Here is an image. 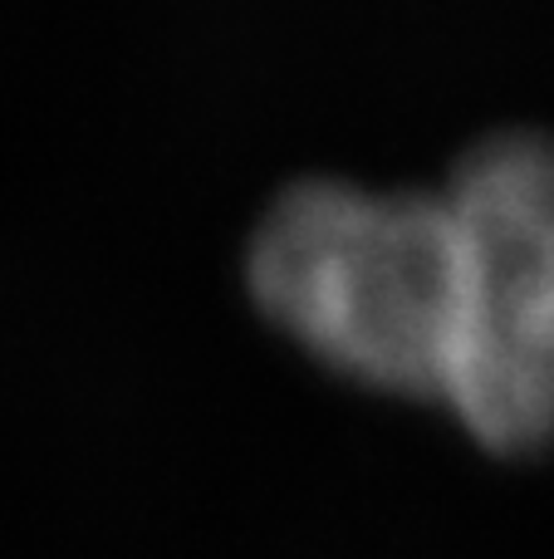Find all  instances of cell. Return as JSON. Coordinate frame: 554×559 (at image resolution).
<instances>
[{
  "instance_id": "1",
  "label": "cell",
  "mask_w": 554,
  "mask_h": 559,
  "mask_svg": "<svg viewBox=\"0 0 554 559\" xmlns=\"http://www.w3.org/2000/svg\"><path fill=\"white\" fill-rule=\"evenodd\" d=\"M251 285L314 354L373 383L442 393L457 319V231L442 192L290 182L255 226Z\"/></svg>"
},
{
  "instance_id": "2",
  "label": "cell",
  "mask_w": 554,
  "mask_h": 559,
  "mask_svg": "<svg viewBox=\"0 0 554 559\" xmlns=\"http://www.w3.org/2000/svg\"><path fill=\"white\" fill-rule=\"evenodd\" d=\"M457 319L442 397L496 447L554 437V133L506 128L447 182Z\"/></svg>"
}]
</instances>
